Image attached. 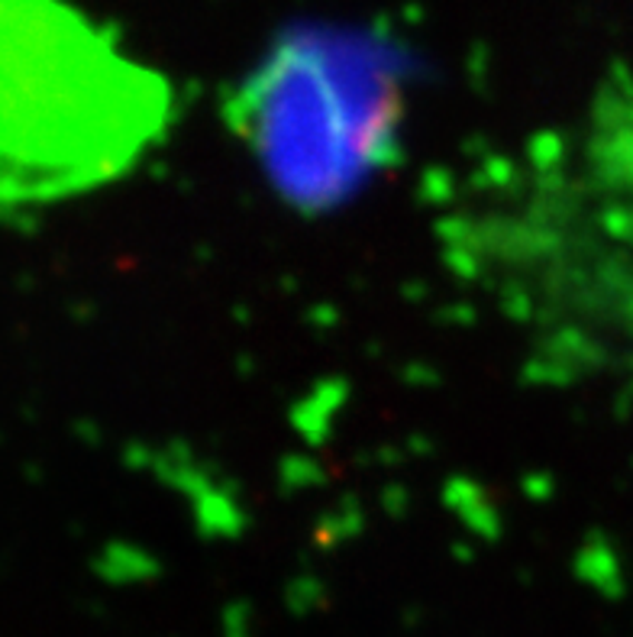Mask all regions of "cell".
Returning a JSON list of instances; mask_svg holds the SVG:
<instances>
[{
  "label": "cell",
  "mask_w": 633,
  "mask_h": 637,
  "mask_svg": "<svg viewBox=\"0 0 633 637\" xmlns=\"http://www.w3.org/2000/svg\"><path fill=\"white\" fill-rule=\"evenodd\" d=\"M246 611H234L230 625H227V637H246Z\"/></svg>",
  "instance_id": "3957f363"
},
{
  "label": "cell",
  "mask_w": 633,
  "mask_h": 637,
  "mask_svg": "<svg viewBox=\"0 0 633 637\" xmlns=\"http://www.w3.org/2000/svg\"><path fill=\"white\" fill-rule=\"evenodd\" d=\"M234 120L285 198L317 207L346 195L385 159L395 95L346 52L304 36L256 68L236 98Z\"/></svg>",
  "instance_id": "7a4b0ae2"
},
{
  "label": "cell",
  "mask_w": 633,
  "mask_h": 637,
  "mask_svg": "<svg viewBox=\"0 0 633 637\" xmlns=\"http://www.w3.org/2000/svg\"><path fill=\"white\" fill-rule=\"evenodd\" d=\"M171 88L68 0H3V202L49 207L123 178L166 136Z\"/></svg>",
  "instance_id": "6da1fadb"
}]
</instances>
